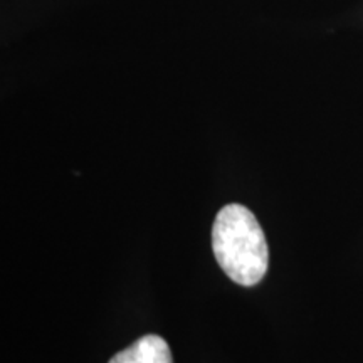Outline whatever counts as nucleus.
<instances>
[{
	"label": "nucleus",
	"instance_id": "obj_1",
	"mask_svg": "<svg viewBox=\"0 0 363 363\" xmlns=\"http://www.w3.org/2000/svg\"><path fill=\"white\" fill-rule=\"evenodd\" d=\"M212 251L234 283L254 286L266 276L269 249L256 216L246 206L222 207L212 225Z\"/></svg>",
	"mask_w": 363,
	"mask_h": 363
},
{
	"label": "nucleus",
	"instance_id": "obj_2",
	"mask_svg": "<svg viewBox=\"0 0 363 363\" xmlns=\"http://www.w3.org/2000/svg\"><path fill=\"white\" fill-rule=\"evenodd\" d=\"M110 363H174L169 343L158 335H145L131 347L111 358Z\"/></svg>",
	"mask_w": 363,
	"mask_h": 363
}]
</instances>
